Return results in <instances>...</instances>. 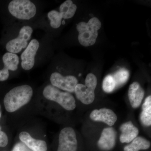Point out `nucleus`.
Wrapping results in <instances>:
<instances>
[{
  "mask_svg": "<svg viewBox=\"0 0 151 151\" xmlns=\"http://www.w3.org/2000/svg\"><path fill=\"white\" fill-rule=\"evenodd\" d=\"M33 91L29 85H21L11 89L5 96L4 102L6 111L13 113L26 105L31 100Z\"/></svg>",
  "mask_w": 151,
  "mask_h": 151,
  "instance_id": "nucleus-1",
  "label": "nucleus"
},
{
  "mask_svg": "<svg viewBox=\"0 0 151 151\" xmlns=\"http://www.w3.org/2000/svg\"><path fill=\"white\" fill-rule=\"evenodd\" d=\"M102 24L97 17L90 19L88 22H79L76 26L78 32V40L82 46L89 47L94 45L98 35V30Z\"/></svg>",
  "mask_w": 151,
  "mask_h": 151,
  "instance_id": "nucleus-2",
  "label": "nucleus"
},
{
  "mask_svg": "<svg viewBox=\"0 0 151 151\" xmlns=\"http://www.w3.org/2000/svg\"><path fill=\"white\" fill-rule=\"evenodd\" d=\"M43 95L47 100L54 101L68 111H73L76 108L75 98L69 92H62L52 85L45 87Z\"/></svg>",
  "mask_w": 151,
  "mask_h": 151,
  "instance_id": "nucleus-3",
  "label": "nucleus"
},
{
  "mask_svg": "<svg viewBox=\"0 0 151 151\" xmlns=\"http://www.w3.org/2000/svg\"><path fill=\"white\" fill-rule=\"evenodd\" d=\"M8 10L16 18L28 20L35 16L37 8L29 0H13L9 4Z\"/></svg>",
  "mask_w": 151,
  "mask_h": 151,
  "instance_id": "nucleus-4",
  "label": "nucleus"
},
{
  "mask_svg": "<svg viewBox=\"0 0 151 151\" xmlns=\"http://www.w3.org/2000/svg\"><path fill=\"white\" fill-rule=\"evenodd\" d=\"M85 84H78L75 88L76 95L78 100L85 105H89L95 99L94 91L97 85L96 76L89 73L86 76Z\"/></svg>",
  "mask_w": 151,
  "mask_h": 151,
  "instance_id": "nucleus-5",
  "label": "nucleus"
},
{
  "mask_svg": "<svg viewBox=\"0 0 151 151\" xmlns=\"http://www.w3.org/2000/svg\"><path fill=\"white\" fill-rule=\"evenodd\" d=\"M33 32L32 27L28 25L22 27L17 37L9 41L6 45L7 51L11 53H19L28 45V42L30 39Z\"/></svg>",
  "mask_w": 151,
  "mask_h": 151,
  "instance_id": "nucleus-6",
  "label": "nucleus"
},
{
  "mask_svg": "<svg viewBox=\"0 0 151 151\" xmlns=\"http://www.w3.org/2000/svg\"><path fill=\"white\" fill-rule=\"evenodd\" d=\"M78 147L75 131L71 127H66L60 131L57 151H76Z\"/></svg>",
  "mask_w": 151,
  "mask_h": 151,
  "instance_id": "nucleus-7",
  "label": "nucleus"
},
{
  "mask_svg": "<svg viewBox=\"0 0 151 151\" xmlns=\"http://www.w3.org/2000/svg\"><path fill=\"white\" fill-rule=\"evenodd\" d=\"M52 85L68 92H74L76 85L78 84L77 78L73 76H63L58 72L52 73L50 76Z\"/></svg>",
  "mask_w": 151,
  "mask_h": 151,
  "instance_id": "nucleus-8",
  "label": "nucleus"
},
{
  "mask_svg": "<svg viewBox=\"0 0 151 151\" xmlns=\"http://www.w3.org/2000/svg\"><path fill=\"white\" fill-rule=\"evenodd\" d=\"M40 43L35 39L31 40L28 45L21 55L22 68L24 70L32 69L35 63V57L38 49Z\"/></svg>",
  "mask_w": 151,
  "mask_h": 151,
  "instance_id": "nucleus-9",
  "label": "nucleus"
},
{
  "mask_svg": "<svg viewBox=\"0 0 151 151\" xmlns=\"http://www.w3.org/2000/svg\"><path fill=\"white\" fill-rule=\"evenodd\" d=\"M116 132L112 127H108L103 130L97 142L101 150L108 151L112 150L116 144Z\"/></svg>",
  "mask_w": 151,
  "mask_h": 151,
  "instance_id": "nucleus-10",
  "label": "nucleus"
},
{
  "mask_svg": "<svg viewBox=\"0 0 151 151\" xmlns=\"http://www.w3.org/2000/svg\"><path fill=\"white\" fill-rule=\"evenodd\" d=\"M90 119L95 122H103L109 126H113L117 120L116 113L112 110L103 108L93 110L90 114Z\"/></svg>",
  "mask_w": 151,
  "mask_h": 151,
  "instance_id": "nucleus-11",
  "label": "nucleus"
},
{
  "mask_svg": "<svg viewBox=\"0 0 151 151\" xmlns=\"http://www.w3.org/2000/svg\"><path fill=\"white\" fill-rule=\"evenodd\" d=\"M19 138L22 142L32 151H47V145L45 141L34 139L27 132H21Z\"/></svg>",
  "mask_w": 151,
  "mask_h": 151,
  "instance_id": "nucleus-12",
  "label": "nucleus"
},
{
  "mask_svg": "<svg viewBox=\"0 0 151 151\" xmlns=\"http://www.w3.org/2000/svg\"><path fill=\"white\" fill-rule=\"evenodd\" d=\"M145 95V91L138 82H134L130 85L128 96L132 108H137L140 105Z\"/></svg>",
  "mask_w": 151,
  "mask_h": 151,
  "instance_id": "nucleus-13",
  "label": "nucleus"
},
{
  "mask_svg": "<svg viewBox=\"0 0 151 151\" xmlns=\"http://www.w3.org/2000/svg\"><path fill=\"white\" fill-rule=\"evenodd\" d=\"M120 129L122 132L120 140L122 143L131 142L139 134V130L138 128L130 121L122 124Z\"/></svg>",
  "mask_w": 151,
  "mask_h": 151,
  "instance_id": "nucleus-14",
  "label": "nucleus"
},
{
  "mask_svg": "<svg viewBox=\"0 0 151 151\" xmlns=\"http://www.w3.org/2000/svg\"><path fill=\"white\" fill-rule=\"evenodd\" d=\"M2 60L4 64L3 70L9 72V70L15 71L18 69L19 59L16 54L6 52L3 55Z\"/></svg>",
  "mask_w": 151,
  "mask_h": 151,
  "instance_id": "nucleus-15",
  "label": "nucleus"
},
{
  "mask_svg": "<svg viewBox=\"0 0 151 151\" xmlns=\"http://www.w3.org/2000/svg\"><path fill=\"white\" fill-rule=\"evenodd\" d=\"M151 146L150 142L141 137H137L132 141L129 145L125 146L124 151H139L141 150H147Z\"/></svg>",
  "mask_w": 151,
  "mask_h": 151,
  "instance_id": "nucleus-16",
  "label": "nucleus"
},
{
  "mask_svg": "<svg viewBox=\"0 0 151 151\" xmlns=\"http://www.w3.org/2000/svg\"><path fill=\"white\" fill-rule=\"evenodd\" d=\"M142 113L140 119L142 124L146 127L151 125V96L150 95L146 98L142 107Z\"/></svg>",
  "mask_w": 151,
  "mask_h": 151,
  "instance_id": "nucleus-17",
  "label": "nucleus"
},
{
  "mask_svg": "<svg viewBox=\"0 0 151 151\" xmlns=\"http://www.w3.org/2000/svg\"><path fill=\"white\" fill-rule=\"evenodd\" d=\"M76 9V5L71 0H67L60 5L59 12L62 19H69L74 16Z\"/></svg>",
  "mask_w": 151,
  "mask_h": 151,
  "instance_id": "nucleus-18",
  "label": "nucleus"
},
{
  "mask_svg": "<svg viewBox=\"0 0 151 151\" xmlns=\"http://www.w3.org/2000/svg\"><path fill=\"white\" fill-rule=\"evenodd\" d=\"M116 82V87L122 86L127 82L129 77V71L125 68H122L113 76Z\"/></svg>",
  "mask_w": 151,
  "mask_h": 151,
  "instance_id": "nucleus-19",
  "label": "nucleus"
},
{
  "mask_svg": "<svg viewBox=\"0 0 151 151\" xmlns=\"http://www.w3.org/2000/svg\"><path fill=\"white\" fill-rule=\"evenodd\" d=\"M47 17L50 20V26L52 27L57 29L60 26L62 17L59 12L55 10L50 11L47 14Z\"/></svg>",
  "mask_w": 151,
  "mask_h": 151,
  "instance_id": "nucleus-20",
  "label": "nucleus"
},
{
  "mask_svg": "<svg viewBox=\"0 0 151 151\" xmlns=\"http://www.w3.org/2000/svg\"><path fill=\"white\" fill-rule=\"evenodd\" d=\"M102 87L105 92L111 93L113 92L116 87V82L113 76L108 75L104 78Z\"/></svg>",
  "mask_w": 151,
  "mask_h": 151,
  "instance_id": "nucleus-21",
  "label": "nucleus"
},
{
  "mask_svg": "<svg viewBox=\"0 0 151 151\" xmlns=\"http://www.w3.org/2000/svg\"><path fill=\"white\" fill-rule=\"evenodd\" d=\"M9 139L7 135L1 131L0 127V147H4L8 144Z\"/></svg>",
  "mask_w": 151,
  "mask_h": 151,
  "instance_id": "nucleus-22",
  "label": "nucleus"
},
{
  "mask_svg": "<svg viewBox=\"0 0 151 151\" xmlns=\"http://www.w3.org/2000/svg\"><path fill=\"white\" fill-rule=\"evenodd\" d=\"M26 147L24 144L22 143H18L14 146L12 151H25Z\"/></svg>",
  "mask_w": 151,
  "mask_h": 151,
  "instance_id": "nucleus-23",
  "label": "nucleus"
},
{
  "mask_svg": "<svg viewBox=\"0 0 151 151\" xmlns=\"http://www.w3.org/2000/svg\"><path fill=\"white\" fill-rule=\"evenodd\" d=\"M1 112H0V118H1Z\"/></svg>",
  "mask_w": 151,
  "mask_h": 151,
  "instance_id": "nucleus-24",
  "label": "nucleus"
}]
</instances>
